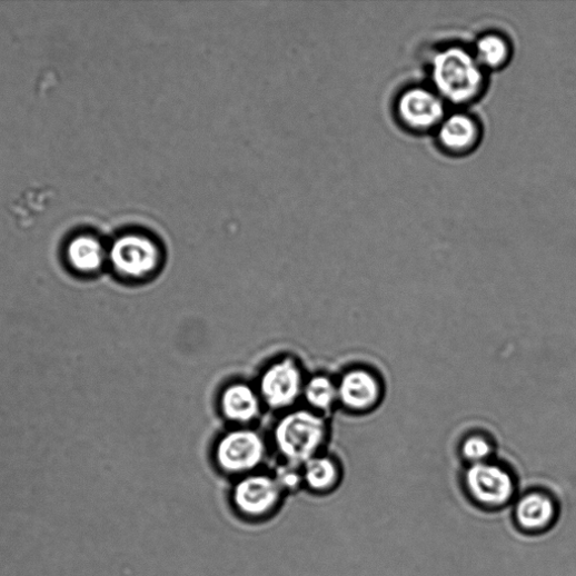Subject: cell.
<instances>
[{
    "label": "cell",
    "mask_w": 576,
    "mask_h": 576,
    "mask_svg": "<svg viewBox=\"0 0 576 576\" xmlns=\"http://www.w3.org/2000/svg\"><path fill=\"white\" fill-rule=\"evenodd\" d=\"M219 413L235 427H251L261 416L264 404L256 386L244 380L230 381L218 397Z\"/></svg>",
    "instance_id": "obj_10"
},
{
    "label": "cell",
    "mask_w": 576,
    "mask_h": 576,
    "mask_svg": "<svg viewBox=\"0 0 576 576\" xmlns=\"http://www.w3.org/2000/svg\"><path fill=\"white\" fill-rule=\"evenodd\" d=\"M448 108L429 83H411L398 91L394 117L398 126L410 135H434L448 115Z\"/></svg>",
    "instance_id": "obj_3"
},
{
    "label": "cell",
    "mask_w": 576,
    "mask_h": 576,
    "mask_svg": "<svg viewBox=\"0 0 576 576\" xmlns=\"http://www.w3.org/2000/svg\"><path fill=\"white\" fill-rule=\"evenodd\" d=\"M338 404L351 413L370 411L381 398L379 378L369 369L351 368L337 379Z\"/></svg>",
    "instance_id": "obj_9"
},
{
    "label": "cell",
    "mask_w": 576,
    "mask_h": 576,
    "mask_svg": "<svg viewBox=\"0 0 576 576\" xmlns=\"http://www.w3.org/2000/svg\"><path fill=\"white\" fill-rule=\"evenodd\" d=\"M278 498L279 486L267 475L247 476L237 485L234 495L237 507L249 516L268 513Z\"/></svg>",
    "instance_id": "obj_11"
},
{
    "label": "cell",
    "mask_w": 576,
    "mask_h": 576,
    "mask_svg": "<svg viewBox=\"0 0 576 576\" xmlns=\"http://www.w3.org/2000/svg\"><path fill=\"white\" fill-rule=\"evenodd\" d=\"M470 48L478 63L489 73L505 69L514 56L510 39L499 31L479 34Z\"/></svg>",
    "instance_id": "obj_13"
},
{
    "label": "cell",
    "mask_w": 576,
    "mask_h": 576,
    "mask_svg": "<svg viewBox=\"0 0 576 576\" xmlns=\"http://www.w3.org/2000/svg\"><path fill=\"white\" fill-rule=\"evenodd\" d=\"M302 466L305 481L312 490H328L338 481V465L336 460L329 456L319 454Z\"/></svg>",
    "instance_id": "obj_16"
},
{
    "label": "cell",
    "mask_w": 576,
    "mask_h": 576,
    "mask_svg": "<svg viewBox=\"0 0 576 576\" xmlns=\"http://www.w3.org/2000/svg\"><path fill=\"white\" fill-rule=\"evenodd\" d=\"M267 456V441L252 427H234L222 434L215 446V458L226 473L242 474L261 465Z\"/></svg>",
    "instance_id": "obj_6"
},
{
    "label": "cell",
    "mask_w": 576,
    "mask_h": 576,
    "mask_svg": "<svg viewBox=\"0 0 576 576\" xmlns=\"http://www.w3.org/2000/svg\"><path fill=\"white\" fill-rule=\"evenodd\" d=\"M109 259L103 245L93 237L75 238L67 248V260L70 267L80 274L98 272Z\"/></svg>",
    "instance_id": "obj_14"
},
{
    "label": "cell",
    "mask_w": 576,
    "mask_h": 576,
    "mask_svg": "<svg viewBox=\"0 0 576 576\" xmlns=\"http://www.w3.org/2000/svg\"><path fill=\"white\" fill-rule=\"evenodd\" d=\"M514 515L516 524L523 530L537 533L552 526L557 508L552 497L534 491L518 499Z\"/></svg>",
    "instance_id": "obj_12"
},
{
    "label": "cell",
    "mask_w": 576,
    "mask_h": 576,
    "mask_svg": "<svg viewBox=\"0 0 576 576\" xmlns=\"http://www.w3.org/2000/svg\"><path fill=\"white\" fill-rule=\"evenodd\" d=\"M460 451L464 459L474 465L489 461L494 447L487 438L475 435L463 441Z\"/></svg>",
    "instance_id": "obj_17"
},
{
    "label": "cell",
    "mask_w": 576,
    "mask_h": 576,
    "mask_svg": "<svg viewBox=\"0 0 576 576\" xmlns=\"http://www.w3.org/2000/svg\"><path fill=\"white\" fill-rule=\"evenodd\" d=\"M464 485L477 505L491 509L508 505L516 493L510 471L491 461L470 465L465 471Z\"/></svg>",
    "instance_id": "obj_7"
},
{
    "label": "cell",
    "mask_w": 576,
    "mask_h": 576,
    "mask_svg": "<svg viewBox=\"0 0 576 576\" xmlns=\"http://www.w3.org/2000/svg\"><path fill=\"white\" fill-rule=\"evenodd\" d=\"M271 443L288 464L304 465L316 457L328 441L329 425L325 416L308 408L282 413L272 428Z\"/></svg>",
    "instance_id": "obj_2"
},
{
    "label": "cell",
    "mask_w": 576,
    "mask_h": 576,
    "mask_svg": "<svg viewBox=\"0 0 576 576\" xmlns=\"http://www.w3.org/2000/svg\"><path fill=\"white\" fill-rule=\"evenodd\" d=\"M433 136L444 155L463 158L475 152L483 143L485 129L475 115L466 109H456L448 112Z\"/></svg>",
    "instance_id": "obj_8"
},
{
    "label": "cell",
    "mask_w": 576,
    "mask_h": 576,
    "mask_svg": "<svg viewBox=\"0 0 576 576\" xmlns=\"http://www.w3.org/2000/svg\"><path fill=\"white\" fill-rule=\"evenodd\" d=\"M427 72L428 83L455 109H467L481 100L489 86V72L463 43L437 47L429 56Z\"/></svg>",
    "instance_id": "obj_1"
},
{
    "label": "cell",
    "mask_w": 576,
    "mask_h": 576,
    "mask_svg": "<svg viewBox=\"0 0 576 576\" xmlns=\"http://www.w3.org/2000/svg\"><path fill=\"white\" fill-rule=\"evenodd\" d=\"M160 245L142 234L120 237L111 247L109 260L115 271L128 280H145L156 275L162 265Z\"/></svg>",
    "instance_id": "obj_5"
},
{
    "label": "cell",
    "mask_w": 576,
    "mask_h": 576,
    "mask_svg": "<svg viewBox=\"0 0 576 576\" xmlns=\"http://www.w3.org/2000/svg\"><path fill=\"white\" fill-rule=\"evenodd\" d=\"M306 380L301 363L287 355L274 359L261 370L256 388L264 407L286 413L302 399Z\"/></svg>",
    "instance_id": "obj_4"
},
{
    "label": "cell",
    "mask_w": 576,
    "mask_h": 576,
    "mask_svg": "<svg viewBox=\"0 0 576 576\" xmlns=\"http://www.w3.org/2000/svg\"><path fill=\"white\" fill-rule=\"evenodd\" d=\"M302 399L308 405V409L326 417L339 405L337 380L327 374L308 377Z\"/></svg>",
    "instance_id": "obj_15"
}]
</instances>
